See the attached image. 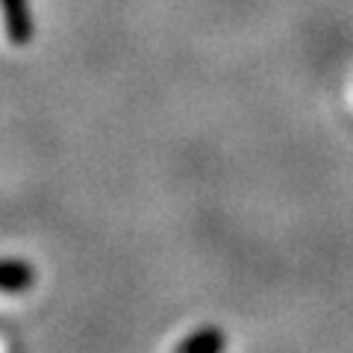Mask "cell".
<instances>
[{"label": "cell", "mask_w": 353, "mask_h": 353, "mask_svg": "<svg viewBox=\"0 0 353 353\" xmlns=\"http://www.w3.org/2000/svg\"><path fill=\"white\" fill-rule=\"evenodd\" d=\"M3 6V27H6V36L9 41H27L32 24H30V9H27V0H0Z\"/></svg>", "instance_id": "cell-1"}, {"label": "cell", "mask_w": 353, "mask_h": 353, "mask_svg": "<svg viewBox=\"0 0 353 353\" xmlns=\"http://www.w3.org/2000/svg\"><path fill=\"white\" fill-rule=\"evenodd\" d=\"M32 285V271L21 262H0V292L3 294H15V292H27Z\"/></svg>", "instance_id": "cell-2"}, {"label": "cell", "mask_w": 353, "mask_h": 353, "mask_svg": "<svg viewBox=\"0 0 353 353\" xmlns=\"http://www.w3.org/2000/svg\"><path fill=\"white\" fill-rule=\"evenodd\" d=\"M183 350H221L224 347V336L218 333V330H201L197 336L180 341Z\"/></svg>", "instance_id": "cell-3"}]
</instances>
